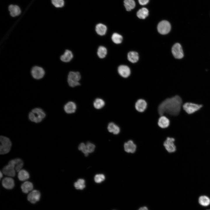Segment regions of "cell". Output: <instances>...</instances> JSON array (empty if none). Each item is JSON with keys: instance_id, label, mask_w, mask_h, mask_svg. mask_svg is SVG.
I'll return each mask as SVG.
<instances>
[{"instance_id": "obj_29", "label": "cell", "mask_w": 210, "mask_h": 210, "mask_svg": "<svg viewBox=\"0 0 210 210\" xmlns=\"http://www.w3.org/2000/svg\"><path fill=\"white\" fill-rule=\"evenodd\" d=\"M199 204L203 206H207L210 204V199L207 196L205 195L200 196L199 198Z\"/></svg>"}, {"instance_id": "obj_36", "label": "cell", "mask_w": 210, "mask_h": 210, "mask_svg": "<svg viewBox=\"0 0 210 210\" xmlns=\"http://www.w3.org/2000/svg\"><path fill=\"white\" fill-rule=\"evenodd\" d=\"M86 147L87 150L89 153L93 152L95 148V145L90 143H88L86 145Z\"/></svg>"}, {"instance_id": "obj_17", "label": "cell", "mask_w": 210, "mask_h": 210, "mask_svg": "<svg viewBox=\"0 0 210 210\" xmlns=\"http://www.w3.org/2000/svg\"><path fill=\"white\" fill-rule=\"evenodd\" d=\"M76 109V106L75 103L69 102L66 103L64 106V110L67 113L71 114L75 112Z\"/></svg>"}, {"instance_id": "obj_40", "label": "cell", "mask_w": 210, "mask_h": 210, "mask_svg": "<svg viewBox=\"0 0 210 210\" xmlns=\"http://www.w3.org/2000/svg\"></svg>"}, {"instance_id": "obj_13", "label": "cell", "mask_w": 210, "mask_h": 210, "mask_svg": "<svg viewBox=\"0 0 210 210\" xmlns=\"http://www.w3.org/2000/svg\"><path fill=\"white\" fill-rule=\"evenodd\" d=\"M125 151L128 153H133L136 149V146L133 141L130 140L125 142L124 145Z\"/></svg>"}, {"instance_id": "obj_26", "label": "cell", "mask_w": 210, "mask_h": 210, "mask_svg": "<svg viewBox=\"0 0 210 210\" xmlns=\"http://www.w3.org/2000/svg\"><path fill=\"white\" fill-rule=\"evenodd\" d=\"M148 10L145 8H143L140 9L136 13L137 17L141 19H145L148 16Z\"/></svg>"}, {"instance_id": "obj_32", "label": "cell", "mask_w": 210, "mask_h": 210, "mask_svg": "<svg viewBox=\"0 0 210 210\" xmlns=\"http://www.w3.org/2000/svg\"><path fill=\"white\" fill-rule=\"evenodd\" d=\"M74 186L77 189L83 190L85 186L84 180L80 179L74 183Z\"/></svg>"}, {"instance_id": "obj_4", "label": "cell", "mask_w": 210, "mask_h": 210, "mask_svg": "<svg viewBox=\"0 0 210 210\" xmlns=\"http://www.w3.org/2000/svg\"><path fill=\"white\" fill-rule=\"evenodd\" d=\"M80 73L78 71H70L68 75L67 81L71 87H74L80 85L79 81L81 79Z\"/></svg>"}, {"instance_id": "obj_16", "label": "cell", "mask_w": 210, "mask_h": 210, "mask_svg": "<svg viewBox=\"0 0 210 210\" xmlns=\"http://www.w3.org/2000/svg\"><path fill=\"white\" fill-rule=\"evenodd\" d=\"M2 184L3 186L5 188L11 189L14 186V181L11 177H6L2 179Z\"/></svg>"}, {"instance_id": "obj_37", "label": "cell", "mask_w": 210, "mask_h": 210, "mask_svg": "<svg viewBox=\"0 0 210 210\" xmlns=\"http://www.w3.org/2000/svg\"><path fill=\"white\" fill-rule=\"evenodd\" d=\"M139 4L141 5H144L147 4L149 0H138Z\"/></svg>"}, {"instance_id": "obj_12", "label": "cell", "mask_w": 210, "mask_h": 210, "mask_svg": "<svg viewBox=\"0 0 210 210\" xmlns=\"http://www.w3.org/2000/svg\"><path fill=\"white\" fill-rule=\"evenodd\" d=\"M135 107L136 110L139 112H144L147 107V103L144 99H140L135 103Z\"/></svg>"}, {"instance_id": "obj_34", "label": "cell", "mask_w": 210, "mask_h": 210, "mask_svg": "<svg viewBox=\"0 0 210 210\" xmlns=\"http://www.w3.org/2000/svg\"><path fill=\"white\" fill-rule=\"evenodd\" d=\"M78 149L79 150H81L86 156H87L88 155L89 153L87 150L86 145L84 143H81L78 146Z\"/></svg>"}, {"instance_id": "obj_1", "label": "cell", "mask_w": 210, "mask_h": 210, "mask_svg": "<svg viewBox=\"0 0 210 210\" xmlns=\"http://www.w3.org/2000/svg\"><path fill=\"white\" fill-rule=\"evenodd\" d=\"M182 98L178 94L166 99L158 106V111L160 116L164 115L169 117L178 116L182 106Z\"/></svg>"}, {"instance_id": "obj_38", "label": "cell", "mask_w": 210, "mask_h": 210, "mask_svg": "<svg viewBox=\"0 0 210 210\" xmlns=\"http://www.w3.org/2000/svg\"><path fill=\"white\" fill-rule=\"evenodd\" d=\"M138 210H148V208L145 206L140 208Z\"/></svg>"}, {"instance_id": "obj_22", "label": "cell", "mask_w": 210, "mask_h": 210, "mask_svg": "<svg viewBox=\"0 0 210 210\" xmlns=\"http://www.w3.org/2000/svg\"><path fill=\"white\" fill-rule=\"evenodd\" d=\"M18 172V177L19 180L21 181H25L29 178V173L26 170L21 169Z\"/></svg>"}, {"instance_id": "obj_33", "label": "cell", "mask_w": 210, "mask_h": 210, "mask_svg": "<svg viewBox=\"0 0 210 210\" xmlns=\"http://www.w3.org/2000/svg\"><path fill=\"white\" fill-rule=\"evenodd\" d=\"M52 4L56 7H62L64 4V1L63 0H52Z\"/></svg>"}, {"instance_id": "obj_9", "label": "cell", "mask_w": 210, "mask_h": 210, "mask_svg": "<svg viewBox=\"0 0 210 210\" xmlns=\"http://www.w3.org/2000/svg\"><path fill=\"white\" fill-rule=\"evenodd\" d=\"M31 73L34 78L36 79H40L43 77L45 72L42 68L36 66L32 68Z\"/></svg>"}, {"instance_id": "obj_11", "label": "cell", "mask_w": 210, "mask_h": 210, "mask_svg": "<svg viewBox=\"0 0 210 210\" xmlns=\"http://www.w3.org/2000/svg\"><path fill=\"white\" fill-rule=\"evenodd\" d=\"M15 171L14 166L9 163L4 166L2 169V172L4 174L10 177L15 176Z\"/></svg>"}, {"instance_id": "obj_7", "label": "cell", "mask_w": 210, "mask_h": 210, "mask_svg": "<svg viewBox=\"0 0 210 210\" xmlns=\"http://www.w3.org/2000/svg\"><path fill=\"white\" fill-rule=\"evenodd\" d=\"M171 29L170 23L166 20L161 21L158 25V30L160 33L162 34H168L170 31Z\"/></svg>"}, {"instance_id": "obj_19", "label": "cell", "mask_w": 210, "mask_h": 210, "mask_svg": "<svg viewBox=\"0 0 210 210\" xmlns=\"http://www.w3.org/2000/svg\"><path fill=\"white\" fill-rule=\"evenodd\" d=\"M95 31L97 33L100 35L103 36L106 34L107 30L106 26L104 24L99 23L95 27Z\"/></svg>"}, {"instance_id": "obj_3", "label": "cell", "mask_w": 210, "mask_h": 210, "mask_svg": "<svg viewBox=\"0 0 210 210\" xmlns=\"http://www.w3.org/2000/svg\"><path fill=\"white\" fill-rule=\"evenodd\" d=\"M0 153L3 155L8 153L12 146V143L10 139L5 136H1L0 137Z\"/></svg>"}, {"instance_id": "obj_27", "label": "cell", "mask_w": 210, "mask_h": 210, "mask_svg": "<svg viewBox=\"0 0 210 210\" xmlns=\"http://www.w3.org/2000/svg\"><path fill=\"white\" fill-rule=\"evenodd\" d=\"M124 3L125 8L127 11H130L135 6V3L134 0H125Z\"/></svg>"}, {"instance_id": "obj_10", "label": "cell", "mask_w": 210, "mask_h": 210, "mask_svg": "<svg viewBox=\"0 0 210 210\" xmlns=\"http://www.w3.org/2000/svg\"><path fill=\"white\" fill-rule=\"evenodd\" d=\"M41 196V194L39 191L34 190L29 194L27 197V199L31 203L35 204L40 200Z\"/></svg>"}, {"instance_id": "obj_35", "label": "cell", "mask_w": 210, "mask_h": 210, "mask_svg": "<svg viewBox=\"0 0 210 210\" xmlns=\"http://www.w3.org/2000/svg\"><path fill=\"white\" fill-rule=\"evenodd\" d=\"M105 179V176L103 174L96 175L94 177V180L95 182L99 183L103 181Z\"/></svg>"}, {"instance_id": "obj_18", "label": "cell", "mask_w": 210, "mask_h": 210, "mask_svg": "<svg viewBox=\"0 0 210 210\" xmlns=\"http://www.w3.org/2000/svg\"><path fill=\"white\" fill-rule=\"evenodd\" d=\"M107 129L109 132L112 133L115 135L118 134L120 131V128L119 126L112 122L109 123Z\"/></svg>"}, {"instance_id": "obj_23", "label": "cell", "mask_w": 210, "mask_h": 210, "mask_svg": "<svg viewBox=\"0 0 210 210\" xmlns=\"http://www.w3.org/2000/svg\"><path fill=\"white\" fill-rule=\"evenodd\" d=\"M8 9L10 15L12 17L18 16L21 13L20 8L17 6L10 5Z\"/></svg>"}, {"instance_id": "obj_30", "label": "cell", "mask_w": 210, "mask_h": 210, "mask_svg": "<svg viewBox=\"0 0 210 210\" xmlns=\"http://www.w3.org/2000/svg\"><path fill=\"white\" fill-rule=\"evenodd\" d=\"M104 101L102 99L97 98L94 102L93 106L96 109H99L103 108L105 105Z\"/></svg>"}, {"instance_id": "obj_15", "label": "cell", "mask_w": 210, "mask_h": 210, "mask_svg": "<svg viewBox=\"0 0 210 210\" xmlns=\"http://www.w3.org/2000/svg\"><path fill=\"white\" fill-rule=\"evenodd\" d=\"M158 124L159 127L161 128H167L170 125V120L164 115L161 116L158 119Z\"/></svg>"}, {"instance_id": "obj_2", "label": "cell", "mask_w": 210, "mask_h": 210, "mask_svg": "<svg viewBox=\"0 0 210 210\" xmlns=\"http://www.w3.org/2000/svg\"><path fill=\"white\" fill-rule=\"evenodd\" d=\"M46 116V113L43 110L39 108H36L33 109L29 112L28 115L29 120L36 123L41 122Z\"/></svg>"}, {"instance_id": "obj_5", "label": "cell", "mask_w": 210, "mask_h": 210, "mask_svg": "<svg viewBox=\"0 0 210 210\" xmlns=\"http://www.w3.org/2000/svg\"><path fill=\"white\" fill-rule=\"evenodd\" d=\"M202 105L191 102H186L182 105L183 110L188 114H192L199 110Z\"/></svg>"}, {"instance_id": "obj_8", "label": "cell", "mask_w": 210, "mask_h": 210, "mask_svg": "<svg viewBox=\"0 0 210 210\" xmlns=\"http://www.w3.org/2000/svg\"><path fill=\"white\" fill-rule=\"evenodd\" d=\"M172 52L173 55L176 59H181L184 56L182 46L178 43H176L173 46L172 49Z\"/></svg>"}, {"instance_id": "obj_31", "label": "cell", "mask_w": 210, "mask_h": 210, "mask_svg": "<svg viewBox=\"0 0 210 210\" xmlns=\"http://www.w3.org/2000/svg\"><path fill=\"white\" fill-rule=\"evenodd\" d=\"M123 39L122 36L117 33H114L111 36L112 41L116 44L120 43L122 41Z\"/></svg>"}, {"instance_id": "obj_14", "label": "cell", "mask_w": 210, "mask_h": 210, "mask_svg": "<svg viewBox=\"0 0 210 210\" xmlns=\"http://www.w3.org/2000/svg\"><path fill=\"white\" fill-rule=\"evenodd\" d=\"M118 71L119 75L125 78L129 77L131 74V71L130 68L126 65L120 66L118 68Z\"/></svg>"}, {"instance_id": "obj_25", "label": "cell", "mask_w": 210, "mask_h": 210, "mask_svg": "<svg viewBox=\"0 0 210 210\" xmlns=\"http://www.w3.org/2000/svg\"><path fill=\"white\" fill-rule=\"evenodd\" d=\"M15 168L16 171L18 172L23 167L24 163L22 160L20 158L13 159Z\"/></svg>"}, {"instance_id": "obj_6", "label": "cell", "mask_w": 210, "mask_h": 210, "mask_svg": "<svg viewBox=\"0 0 210 210\" xmlns=\"http://www.w3.org/2000/svg\"><path fill=\"white\" fill-rule=\"evenodd\" d=\"M175 139L172 137H167L164 142L163 146L169 153L174 152L176 150V147L174 144Z\"/></svg>"}, {"instance_id": "obj_24", "label": "cell", "mask_w": 210, "mask_h": 210, "mask_svg": "<svg viewBox=\"0 0 210 210\" xmlns=\"http://www.w3.org/2000/svg\"><path fill=\"white\" fill-rule=\"evenodd\" d=\"M127 58L128 60L132 63L136 62L139 59L138 53L134 51L130 52L128 54Z\"/></svg>"}, {"instance_id": "obj_28", "label": "cell", "mask_w": 210, "mask_h": 210, "mask_svg": "<svg viewBox=\"0 0 210 210\" xmlns=\"http://www.w3.org/2000/svg\"><path fill=\"white\" fill-rule=\"evenodd\" d=\"M107 52L106 48L104 46H100L97 49V54L99 58L102 59L105 57Z\"/></svg>"}, {"instance_id": "obj_20", "label": "cell", "mask_w": 210, "mask_h": 210, "mask_svg": "<svg viewBox=\"0 0 210 210\" xmlns=\"http://www.w3.org/2000/svg\"><path fill=\"white\" fill-rule=\"evenodd\" d=\"M73 57L72 52L68 50H66L63 55L60 57V59L62 61L65 62H70Z\"/></svg>"}, {"instance_id": "obj_39", "label": "cell", "mask_w": 210, "mask_h": 210, "mask_svg": "<svg viewBox=\"0 0 210 210\" xmlns=\"http://www.w3.org/2000/svg\"><path fill=\"white\" fill-rule=\"evenodd\" d=\"M3 173L1 171L0 172V178H1L3 177Z\"/></svg>"}, {"instance_id": "obj_21", "label": "cell", "mask_w": 210, "mask_h": 210, "mask_svg": "<svg viewBox=\"0 0 210 210\" xmlns=\"http://www.w3.org/2000/svg\"><path fill=\"white\" fill-rule=\"evenodd\" d=\"M21 188L23 192L27 193L33 189V185L32 182L26 181L21 185Z\"/></svg>"}]
</instances>
